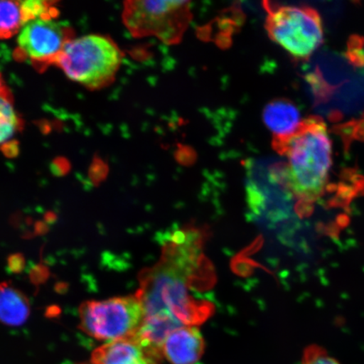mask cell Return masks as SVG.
Listing matches in <instances>:
<instances>
[{"mask_svg": "<svg viewBox=\"0 0 364 364\" xmlns=\"http://www.w3.org/2000/svg\"><path fill=\"white\" fill-rule=\"evenodd\" d=\"M166 243L161 261L141 274L136 294L144 311L139 335L156 347L172 331L201 324L213 311L212 304L195 294L196 279L203 277L207 265L199 236L178 231Z\"/></svg>", "mask_w": 364, "mask_h": 364, "instance_id": "cell-1", "label": "cell"}, {"mask_svg": "<svg viewBox=\"0 0 364 364\" xmlns=\"http://www.w3.org/2000/svg\"><path fill=\"white\" fill-rule=\"evenodd\" d=\"M272 148L286 159L280 165L282 178L300 203L311 206L324 196L332 166V147L321 117H307L292 135L273 138Z\"/></svg>", "mask_w": 364, "mask_h": 364, "instance_id": "cell-2", "label": "cell"}, {"mask_svg": "<svg viewBox=\"0 0 364 364\" xmlns=\"http://www.w3.org/2000/svg\"><path fill=\"white\" fill-rule=\"evenodd\" d=\"M122 62V51L112 39L88 35L70 40L56 65L68 79L85 87L98 89L111 83Z\"/></svg>", "mask_w": 364, "mask_h": 364, "instance_id": "cell-3", "label": "cell"}, {"mask_svg": "<svg viewBox=\"0 0 364 364\" xmlns=\"http://www.w3.org/2000/svg\"><path fill=\"white\" fill-rule=\"evenodd\" d=\"M265 28L272 42L297 60H307L321 47L324 30L320 14L312 7L264 2Z\"/></svg>", "mask_w": 364, "mask_h": 364, "instance_id": "cell-4", "label": "cell"}, {"mask_svg": "<svg viewBox=\"0 0 364 364\" xmlns=\"http://www.w3.org/2000/svg\"><path fill=\"white\" fill-rule=\"evenodd\" d=\"M80 327L98 341L134 338L144 318L142 304L136 296L90 300L79 309Z\"/></svg>", "mask_w": 364, "mask_h": 364, "instance_id": "cell-5", "label": "cell"}, {"mask_svg": "<svg viewBox=\"0 0 364 364\" xmlns=\"http://www.w3.org/2000/svg\"><path fill=\"white\" fill-rule=\"evenodd\" d=\"M188 1H127L122 20L136 38L156 36L173 44L181 41L192 20Z\"/></svg>", "mask_w": 364, "mask_h": 364, "instance_id": "cell-6", "label": "cell"}, {"mask_svg": "<svg viewBox=\"0 0 364 364\" xmlns=\"http://www.w3.org/2000/svg\"><path fill=\"white\" fill-rule=\"evenodd\" d=\"M72 40L70 29L54 19L26 23L17 36V50L36 67L54 65Z\"/></svg>", "mask_w": 364, "mask_h": 364, "instance_id": "cell-7", "label": "cell"}, {"mask_svg": "<svg viewBox=\"0 0 364 364\" xmlns=\"http://www.w3.org/2000/svg\"><path fill=\"white\" fill-rule=\"evenodd\" d=\"M161 356L134 338L110 341L95 349L84 364H159Z\"/></svg>", "mask_w": 364, "mask_h": 364, "instance_id": "cell-8", "label": "cell"}, {"mask_svg": "<svg viewBox=\"0 0 364 364\" xmlns=\"http://www.w3.org/2000/svg\"><path fill=\"white\" fill-rule=\"evenodd\" d=\"M205 343L196 326H183L172 331L162 346V355L171 364H195L202 358Z\"/></svg>", "mask_w": 364, "mask_h": 364, "instance_id": "cell-9", "label": "cell"}, {"mask_svg": "<svg viewBox=\"0 0 364 364\" xmlns=\"http://www.w3.org/2000/svg\"><path fill=\"white\" fill-rule=\"evenodd\" d=\"M304 119L299 108L286 99L268 103L263 110L264 124L272 132L273 138H285L298 130Z\"/></svg>", "mask_w": 364, "mask_h": 364, "instance_id": "cell-10", "label": "cell"}, {"mask_svg": "<svg viewBox=\"0 0 364 364\" xmlns=\"http://www.w3.org/2000/svg\"><path fill=\"white\" fill-rule=\"evenodd\" d=\"M30 316V304L26 296L9 283L0 284V322L18 326Z\"/></svg>", "mask_w": 364, "mask_h": 364, "instance_id": "cell-11", "label": "cell"}, {"mask_svg": "<svg viewBox=\"0 0 364 364\" xmlns=\"http://www.w3.org/2000/svg\"><path fill=\"white\" fill-rule=\"evenodd\" d=\"M21 122L16 111L10 95H0V148L16 135Z\"/></svg>", "mask_w": 364, "mask_h": 364, "instance_id": "cell-12", "label": "cell"}, {"mask_svg": "<svg viewBox=\"0 0 364 364\" xmlns=\"http://www.w3.org/2000/svg\"><path fill=\"white\" fill-rule=\"evenodd\" d=\"M23 26L21 2L0 0V39L12 38Z\"/></svg>", "mask_w": 364, "mask_h": 364, "instance_id": "cell-13", "label": "cell"}, {"mask_svg": "<svg viewBox=\"0 0 364 364\" xmlns=\"http://www.w3.org/2000/svg\"><path fill=\"white\" fill-rule=\"evenodd\" d=\"M54 2L43 0H28L21 2L23 22L24 25L30 21L40 19H54L57 12Z\"/></svg>", "mask_w": 364, "mask_h": 364, "instance_id": "cell-14", "label": "cell"}, {"mask_svg": "<svg viewBox=\"0 0 364 364\" xmlns=\"http://www.w3.org/2000/svg\"><path fill=\"white\" fill-rule=\"evenodd\" d=\"M300 364H341L336 358L330 356L324 348L317 345L309 346L304 350Z\"/></svg>", "mask_w": 364, "mask_h": 364, "instance_id": "cell-15", "label": "cell"}, {"mask_svg": "<svg viewBox=\"0 0 364 364\" xmlns=\"http://www.w3.org/2000/svg\"><path fill=\"white\" fill-rule=\"evenodd\" d=\"M363 41V36L354 35L351 36L348 44L346 56L355 67L364 68Z\"/></svg>", "mask_w": 364, "mask_h": 364, "instance_id": "cell-16", "label": "cell"}, {"mask_svg": "<svg viewBox=\"0 0 364 364\" xmlns=\"http://www.w3.org/2000/svg\"><path fill=\"white\" fill-rule=\"evenodd\" d=\"M9 95L8 90L6 88V85H4V80L2 78V75H0V95Z\"/></svg>", "mask_w": 364, "mask_h": 364, "instance_id": "cell-17", "label": "cell"}, {"mask_svg": "<svg viewBox=\"0 0 364 364\" xmlns=\"http://www.w3.org/2000/svg\"><path fill=\"white\" fill-rule=\"evenodd\" d=\"M363 57H364V41H363Z\"/></svg>", "mask_w": 364, "mask_h": 364, "instance_id": "cell-18", "label": "cell"}]
</instances>
